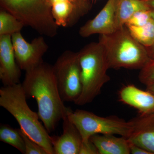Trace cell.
Returning <instances> with one entry per match:
<instances>
[{"mask_svg": "<svg viewBox=\"0 0 154 154\" xmlns=\"http://www.w3.org/2000/svg\"><path fill=\"white\" fill-rule=\"evenodd\" d=\"M27 98L36 99L39 119L48 133L54 131L66 113L52 66L44 61L25 72L22 84Z\"/></svg>", "mask_w": 154, "mask_h": 154, "instance_id": "1", "label": "cell"}, {"mask_svg": "<svg viewBox=\"0 0 154 154\" xmlns=\"http://www.w3.org/2000/svg\"><path fill=\"white\" fill-rule=\"evenodd\" d=\"M22 84L4 86L0 89V106L17 120L20 128L32 139L43 147L48 154H54L51 136L39 121L38 113L32 111Z\"/></svg>", "mask_w": 154, "mask_h": 154, "instance_id": "2", "label": "cell"}, {"mask_svg": "<svg viewBox=\"0 0 154 154\" xmlns=\"http://www.w3.org/2000/svg\"><path fill=\"white\" fill-rule=\"evenodd\" d=\"M78 52L82 91L75 104L83 106L91 103L101 93L103 86L109 82V69L105 50L99 42H91Z\"/></svg>", "mask_w": 154, "mask_h": 154, "instance_id": "3", "label": "cell"}, {"mask_svg": "<svg viewBox=\"0 0 154 154\" xmlns=\"http://www.w3.org/2000/svg\"><path fill=\"white\" fill-rule=\"evenodd\" d=\"M99 42L105 50L109 69H142L150 60L146 48L131 35L126 26L102 34Z\"/></svg>", "mask_w": 154, "mask_h": 154, "instance_id": "4", "label": "cell"}, {"mask_svg": "<svg viewBox=\"0 0 154 154\" xmlns=\"http://www.w3.org/2000/svg\"><path fill=\"white\" fill-rule=\"evenodd\" d=\"M0 3L1 8L42 36L53 37L57 35L58 26L48 0H0Z\"/></svg>", "mask_w": 154, "mask_h": 154, "instance_id": "5", "label": "cell"}, {"mask_svg": "<svg viewBox=\"0 0 154 154\" xmlns=\"http://www.w3.org/2000/svg\"><path fill=\"white\" fill-rule=\"evenodd\" d=\"M66 113L79 130L83 142H88L94 134L118 135L128 138L132 133L131 120L125 121L116 116L102 117L85 110L74 111L67 107Z\"/></svg>", "mask_w": 154, "mask_h": 154, "instance_id": "6", "label": "cell"}, {"mask_svg": "<svg viewBox=\"0 0 154 154\" xmlns=\"http://www.w3.org/2000/svg\"><path fill=\"white\" fill-rule=\"evenodd\" d=\"M53 68L63 101L75 103L82 91L78 52L64 51L58 58Z\"/></svg>", "mask_w": 154, "mask_h": 154, "instance_id": "7", "label": "cell"}, {"mask_svg": "<svg viewBox=\"0 0 154 154\" xmlns=\"http://www.w3.org/2000/svg\"><path fill=\"white\" fill-rule=\"evenodd\" d=\"M11 38L16 60L21 70L28 71L43 61L42 58L48 46L43 36H38L29 42L19 32L12 35Z\"/></svg>", "mask_w": 154, "mask_h": 154, "instance_id": "8", "label": "cell"}, {"mask_svg": "<svg viewBox=\"0 0 154 154\" xmlns=\"http://www.w3.org/2000/svg\"><path fill=\"white\" fill-rule=\"evenodd\" d=\"M20 68L15 57L11 35L0 36V79L4 86L20 83Z\"/></svg>", "mask_w": 154, "mask_h": 154, "instance_id": "9", "label": "cell"}, {"mask_svg": "<svg viewBox=\"0 0 154 154\" xmlns=\"http://www.w3.org/2000/svg\"><path fill=\"white\" fill-rule=\"evenodd\" d=\"M116 2L117 0H108L95 18L80 28V36L88 37L93 34H107L115 31Z\"/></svg>", "mask_w": 154, "mask_h": 154, "instance_id": "10", "label": "cell"}, {"mask_svg": "<svg viewBox=\"0 0 154 154\" xmlns=\"http://www.w3.org/2000/svg\"><path fill=\"white\" fill-rule=\"evenodd\" d=\"M62 120V134L60 136H51L54 154H79L82 143L79 131L69 119L66 112Z\"/></svg>", "mask_w": 154, "mask_h": 154, "instance_id": "11", "label": "cell"}, {"mask_svg": "<svg viewBox=\"0 0 154 154\" xmlns=\"http://www.w3.org/2000/svg\"><path fill=\"white\" fill-rule=\"evenodd\" d=\"M131 120L133 130L128 141L154 154V113L140 114Z\"/></svg>", "mask_w": 154, "mask_h": 154, "instance_id": "12", "label": "cell"}, {"mask_svg": "<svg viewBox=\"0 0 154 154\" xmlns=\"http://www.w3.org/2000/svg\"><path fill=\"white\" fill-rule=\"evenodd\" d=\"M119 94L122 102L137 109L140 114L154 113V95L147 90L129 85L122 88Z\"/></svg>", "mask_w": 154, "mask_h": 154, "instance_id": "13", "label": "cell"}, {"mask_svg": "<svg viewBox=\"0 0 154 154\" xmlns=\"http://www.w3.org/2000/svg\"><path fill=\"white\" fill-rule=\"evenodd\" d=\"M114 135L96 134L92 136L90 139L96 146L99 154H131L127 138Z\"/></svg>", "mask_w": 154, "mask_h": 154, "instance_id": "14", "label": "cell"}, {"mask_svg": "<svg viewBox=\"0 0 154 154\" xmlns=\"http://www.w3.org/2000/svg\"><path fill=\"white\" fill-rule=\"evenodd\" d=\"M151 9L143 0H117L115 17L116 30L125 26L128 20L136 12Z\"/></svg>", "mask_w": 154, "mask_h": 154, "instance_id": "15", "label": "cell"}, {"mask_svg": "<svg viewBox=\"0 0 154 154\" xmlns=\"http://www.w3.org/2000/svg\"><path fill=\"white\" fill-rule=\"evenodd\" d=\"M125 26L132 37L146 48L150 47L153 44L154 22L152 18L148 23L143 26Z\"/></svg>", "mask_w": 154, "mask_h": 154, "instance_id": "16", "label": "cell"}, {"mask_svg": "<svg viewBox=\"0 0 154 154\" xmlns=\"http://www.w3.org/2000/svg\"><path fill=\"white\" fill-rule=\"evenodd\" d=\"M0 140L10 145L25 154L24 140L19 128H14L7 124H1L0 126Z\"/></svg>", "mask_w": 154, "mask_h": 154, "instance_id": "17", "label": "cell"}, {"mask_svg": "<svg viewBox=\"0 0 154 154\" xmlns=\"http://www.w3.org/2000/svg\"><path fill=\"white\" fill-rule=\"evenodd\" d=\"M25 26L17 17L2 8L0 11V36L21 32Z\"/></svg>", "mask_w": 154, "mask_h": 154, "instance_id": "18", "label": "cell"}, {"mask_svg": "<svg viewBox=\"0 0 154 154\" xmlns=\"http://www.w3.org/2000/svg\"><path fill=\"white\" fill-rule=\"evenodd\" d=\"M19 130L24 140L25 154H48L43 147L31 138L20 128Z\"/></svg>", "mask_w": 154, "mask_h": 154, "instance_id": "19", "label": "cell"}, {"mask_svg": "<svg viewBox=\"0 0 154 154\" xmlns=\"http://www.w3.org/2000/svg\"><path fill=\"white\" fill-rule=\"evenodd\" d=\"M151 9L136 12L127 22L125 25L143 26L148 23L152 19Z\"/></svg>", "mask_w": 154, "mask_h": 154, "instance_id": "20", "label": "cell"}, {"mask_svg": "<svg viewBox=\"0 0 154 154\" xmlns=\"http://www.w3.org/2000/svg\"><path fill=\"white\" fill-rule=\"evenodd\" d=\"M138 77L141 82L146 86L154 82V59L150 60L141 69Z\"/></svg>", "mask_w": 154, "mask_h": 154, "instance_id": "21", "label": "cell"}, {"mask_svg": "<svg viewBox=\"0 0 154 154\" xmlns=\"http://www.w3.org/2000/svg\"><path fill=\"white\" fill-rule=\"evenodd\" d=\"M79 154H99L96 146L91 140L82 143Z\"/></svg>", "mask_w": 154, "mask_h": 154, "instance_id": "22", "label": "cell"}, {"mask_svg": "<svg viewBox=\"0 0 154 154\" xmlns=\"http://www.w3.org/2000/svg\"><path fill=\"white\" fill-rule=\"evenodd\" d=\"M129 142L130 150L131 154H151L150 153L139 146Z\"/></svg>", "mask_w": 154, "mask_h": 154, "instance_id": "23", "label": "cell"}, {"mask_svg": "<svg viewBox=\"0 0 154 154\" xmlns=\"http://www.w3.org/2000/svg\"><path fill=\"white\" fill-rule=\"evenodd\" d=\"M151 16L154 22V9H151ZM149 57L150 59H154V42L153 44L152 45V46L148 48H146Z\"/></svg>", "mask_w": 154, "mask_h": 154, "instance_id": "24", "label": "cell"}, {"mask_svg": "<svg viewBox=\"0 0 154 154\" xmlns=\"http://www.w3.org/2000/svg\"><path fill=\"white\" fill-rule=\"evenodd\" d=\"M146 87V90L150 92L154 95V82L147 85Z\"/></svg>", "mask_w": 154, "mask_h": 154, "instance_id": "25", "label": "cell"}, {"mask_svg": "<svg viewBox=\"0 0 154 154\" xmlns=\"http://www.w3.org/2000/svg\"><path fill=\"white\" fill-rule=\"evenodd\" d=\"M151 9L154 10V0H143Z\"/></svg>", "mask_w": 154, "mask_h": 154, "instance_id": "26", "label": "cell"}]
</instances>
